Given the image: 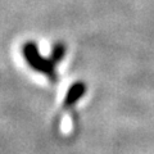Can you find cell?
<instances>
[{
  "instance_id": "obj_2",
  "label": "cell",
  "mask_w": 154,
  "mask_h": 154,
  "mask_svg": "<svg viewBox=\"0 0 154 154\" xmlns=\"http://www.w3.org/2000/svg\"><path fill=\"white\" fill-rule=\"evenodd\" d=\"M85 93V85L82 82H76L68 89V93L66 95L64 99V105L66 107H71L73 105L77 100H79L81 96Z\"/></svg>"
},
{
  "instance_id": "obj_3",
  "label": "cell",
  "mask_w": 154,
  "mask_h": 154,
  "mask_svg": "<svg viewBox=\"0 0 154 154\" xmlns=\"http://www.w3.org/2000/svg\"><path fill=\"white\" fill-rule=\"evenodd\" d=\"M64 55H66V46L62 44V42H57V44L53 46L50 59L57 64V63H59V62L63 59Z\"/></svg>"
},
{
  "instance_id": "obj_1",
  "label": "cell",
  "mask_w": 154,
  "mask_h": 154,
  "mask_svg": "<svg viewBox=\"0 0 154 154\" xmlns=\"http://www.w3.org/2000/svg\"><path fill=\"white\" fill-rule=\"evenodd\" d=\"M22 53L27 64L31 68L40 72V73L46 75L50 80H55V63L50 58L46 59V58L41 57V54L38 53V48L35 42H26L22 48Z\"/></svg>"
}]
</instances>
